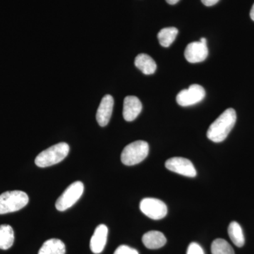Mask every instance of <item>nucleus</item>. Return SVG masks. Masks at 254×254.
<instances>
[{
  "instance_id": "6ab92c4d",
  "label": "nucleus",
  "mask_w": 254,
  "mask_h": 254,
  "mask_svg": "<svg viewBox=\"0 0 254 254\" xmlns=\"http://www.w3.org/2000/svg\"><path fill=\"white\" fill-rule=\"evenodd\" d=\"M212 254H235L231 245L223 239L214 240L211 245Z\"/></svg>"
},
{
  "instance_id": "39448f33",
  "label": "nucleus",
  "mask_w": 254,
  "mask_h": 254,
  "mask_svg": "<svg viewBox=\"0 0 254 254\" xmlns=\"http://www.w3.org/2000/svg\"><path fill=\"white\" fill-rule=\"evenodd\" d=\"M84 186L81 182H73L60 195L55 203V207L59 211H64L71 208L81 198Z\"/></svg>"
},
{
  "instance_id": "1a4fd4ad",
  "label": "nucleus",
  "mask_w": 254,
  "mask_h": 254,
  "mask_svg": "<svg viewBox=\"0 0 254 254\" xmlns=\"http://www.w3.org/2000/svg\"><path fill=\"white\" fill-rule=\"evenodd\" d=\"M208 55L207 44L201 42H193L187 46L185 57L190 63H198L204 61Z\"/></svg>"
},
{
  "instance_id": "9b49d317",
  "label": "nucleus",
  "mask_w": 254,
  "mask_h": 254,
  "mask_svg": "<svg viewBox=\"0 0 254 254\" xmlns=\"http://www.w3.org/2000/svg\"><path fill=\"white\" fill-rule=\"evenodd\" d=\"M142 110V104L136 96L128 95L124 100L123 118L127 122L136 120Z\"/></svg>"
},
{
  "instance_id": "4468645a",
  "label": "nucleus",
  "mask_w": 254,
  "mask_h": 254,
  "mask_svg": "<svg viewBox=\"0 0 254 254\" xmlns=\"http://www.w3.org/2000/svg\"><path fill=\"white\" fill-rule=\"evenodd\" d=\"M135 66L145 75L153 74L157 69V64L154 60L146 54L137 55L134 62Z\"/></svg>"
},
{
  "instance_id": "0eeeda50",
  "label": "nucleus",
  "mask_w": 254,
  "mask_h": 254,
  "mask_svg": "<svg viewBox=\"0 0 254 254\" xmlns=\"http://www.w3.org/2000/svg\"><path fill=\"white\" fill-rule=\"evenodd\" d=\"M204 88L198 84H193L187 89L180 91L177 95V103L180 106L189 107L197 104L204 99Z\"/></svg>"
},
{
  "instance_id": "f3484780",
  "label": "nucleus",
  "mask_w": 254,
  "mask_h": 254,
  "mask_svg": "<svg viewBox=\"0 0 254 254\" xmlns=\"http://www.w3.org/2000/svg\"><path fill=\"white\" fill-rule=\"evenodd\" d=\"M228 235L234 245L237 247H242L245 245V239L243 230L238 222L233 221L228 227Z\"/></svg>"
},
{
  "instance_id": "423d86ee",
  "label": "nucleus",
  "mask_w": 254,
  "mask_h": 254,
  "mask_svg": "<svg viewBox=\"0 0 254 254\" xmlns=\"http://www.w3.org/2000/svg\"><path fill=\"white\" fill-rule=\"evenodd\" d=\"M142 213L152 220H158L165 218L168 213V207L162 200L154 198H143L140 203Z\"/></svg>"
},
{
  "instance_id": "393cba45",
  "label": "nucleus",
  "mask_w": 254,
  "mask_h": 254,
  "mask_svg": "<svg viewBox=\"0 0 254 254\" xmlns=\"http://www.w3.org/2000/svg\"><path fill=\"white\" fill-rule=\"evenodd\" d=\"M200 42H201V43H205V44H207V41L206 39L204 38H200Z\"/></svg>"
},
{
  "instance_id": "f8f14e48",
  "label": "nucleus",
  "mask_w": 254,
  "mask_h": 254,
  "mask_svg": "<svg viewBox=\"0 0 254 254\" xmlns=\"http://www.w3.org/2000/svg\"><path fill=\"white\" fill-rule=\"evenodd\" d=\"M108 228L105 225H100L95 229L90 242V248L93 253H101L106 245Z\"/></svg>"
},
{
  "instance_id": "dca6fc26",
  "label": "nucleus",
  "mask_w": 254,
  "mask_h": 254,
  "mask_svg": "<svg viewBox=\"0 0 254 254\" xmlns=\"http://www.w3.org/2000/svg\"><path fill=\"white\" fill-rule=\"evenodd\" d=\"M14 242V232L9 225H0V250H7Z\"/></svg>"
},
{
  "instance_id": "4be33fe9",
  "label": "nucleus",
  "mask_w": 254,
  "mask_h": 254,
  "mask_svg": "<svg viewBox=\"0 0 254 254\" xmlns=\"http://www.w3.org/2000/svg\"><path fill=\"white\" fill-rule=\"evenodd\" d=\"M220 0H201L202 3L206 6H211L216 4Z\"/></svg>"
},
{
  "instance_id": "412c9836",
  "label": "nucleus",
  "mask_w": 254,
  "mask_h": 254,
  "mask_svg": "<svg viewBox=\"0 0 254 254\" xmlns=\"http://www.w3.org/2000/svg\"><path fill=\"white\" fill-rule=\"evenodd\" d=\"M187 254H205L203 249L198 244L192 242L189 246Z\"/></svg>"
},
{
  "instance_id": "7ed1b4c3",
  "label": "nucleus",
  "mask_w": 254,
  "mask_h": 254,
  "mask_svg": "<svg viewBox=\"0 0 254 254\" xmlns=\"http://www.w3.org/2000/svg\"><path fill=\"white\" fill-rule=\"evenodd\" d=\"M28 201V195L21 190L4 192L0 195V215L18 211L24 208Z\"/></svg>"
},
{
  "instance_id": "f03ea898",
  "label": "nucleus",
  "mask_w": 254,
  "mask_h": 254,
  "mask_svg": "<svg viewBox=\"0 0 254 254\" xmlns=\"http://www.w3.org/2000/svg\"><path fill=\"white\" fill-rule=\"evenodd\" d=\"M69 152V145L66 143H60L42 151L35 160L39 168H48L60 163L66 158Z\"/></svg>"
},
{
  "instance_id": "ddd939ff",
  "label": "nucleus",
  "mask_w": 254,
  "mask_h": 254,
  "mask_svg": "<svg viewBox=\"0 0 254 254\" xmlns=\"http://www.w3.org/2000/svg\"><path fill=\"white\" fill-rule=\"evenodd\" d=\"M142 242L146 248L149 250H158L165 245L167 240L162 232L150 231L143 235Z\"/></svg>"
},
{
  "instance_id": "aec40b11",
  "label": "nucleus",
  "mask_w": 254,
  "mask_h": 254,
  "mask_svg": "<svg viewBox=\"0 0 254 254\" xmlns=\"http://www.w3.org/2000/svg\"><path fill=\"white\" fill-rule=\"evenodd\" d=\"M114 254H139L138 251L127 245H121L115 250Z\"/></svg>"
},
{
  "instance_id": "b1692460",
  "label": "nucleus",
  "mask_w": 254,
  "mask_h": 254,
  "mask_svg": "<svg viewBox=\"0 0 254 254\" xmlns=\"http://www.w3.org/2000/svg\"><path fill=\"white\" fill-rule=\"evenodd\" d=\"M250 17L254 21V4H253V6H252V9H251Z\"/></svg>"
},
{
  "instance_id": "a211bd4d",
  "label": "nucleus",
  "mask_w": 254,
  "mask_h": 254,
  "mask_svg": "<svg viewBox=\"0 0 254 254\" xmlns=\"http://www.w3.org/2000/svg\"><path fill=\"white\" fill-rule=\"evenodd\" d=\"M177 34H178V29L176 28H164L158 33L159 43L164 48H168L175 41Z\"/></svg>"
},
{
  "instance_id": "2eb2a0df",
  "label": "nucleus",
  "mask_w": 254,
  "mask_h": 254,
  "mask_svg": "<svg viewBox=\"0 0 254 254\" xmlns=\"http://www.w3.org/2000/svg\"><path fill=\"white\" fill-rule=\"evenodd\" d=\"M66 247L64 244L58 239H50L43 243L38 254H65Z\"/></svg>"
},
{
  "instance_id": "6e6552de",
  "label": "nucleus",
  "mask_w": 254,
  "mask_h": 254,
  "mask_svg": "<svg viewBox=\"0 0 254 254\" xmlns=\"http://www.w3.org/2000/svg\"><path fill=\"white\" fill-rule=\"evenodd\" d=\"M165 167L170 171L188 177L196 176V170L193 163L188 159L175 157L165 162Z\"/></svg>"
},
{
  "instance_id": "20e7f679",
  "label": "nucleus",
  "mask_w": 254,
  "mask_h": 254,
  "mask_svg": "<svg viewBox=\"0 0 254 254\" xmlns=\"http://www.w3.org/2000/svg\"><path fill=\"white\" fill-rule=\"evenodd\" d=\"M149 145L144 141H136L127 145L121 154V160L127 166L141 163L148 156Z\"/></svg>"
},
{
  "instance_id": "5701e85b",
  "label": "nucleus",
  "mask_w": 254,
  "mask_h": 254,
  "mask_svg": "<svg viewBox=\"0 0 254 254\" xmlns=\"http://www.w3.org/2000/svg\"><path fill=\"white\" fill-rule=\"evenodd\" d=\"M180 0H166L167 2L169 4H176L177 2H179Z\"/></svg>"
},
{
  "instance_id": "f257e3e1",
  "label": "nucleus",
  "mask_w": 254,
  "mask_h": 254,
  "mask_svg": "<svg viewBox=\"0 0 254 254\" xmlns=\"http://www.w3.org/2000/svg\"><path fill=\"white\" fill-rule=\"evenodd\" d=\"M237 121L235 110L229 108L222 113L209 127L207 137L215 143L222 142L232 131Z\"/></svg>"
},
{
  "instance_id": "9d476101",
  "label": "nucleus",
  "mask_w": 254,
  "mask_h": 254,
  "mask_svg": "<svg viewBox=\"0 0 254 254\" xmlns=\"http://www.w3.org/2000/svg\"><path fill=\"white\" fill-rule=\"evenodd\" d=\"M113 106L114 99L112 95H105L97 110L96 120L100 127L107 126L109 123L113 114Z\"/></svg>"
}]
</instances>
